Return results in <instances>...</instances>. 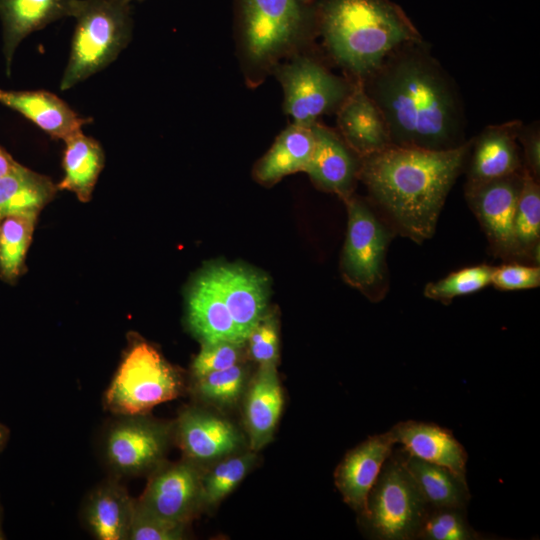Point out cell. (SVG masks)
Here are the masks:
<instances>
[{
  "label": "cell",
  "instance_id": "obj_1",
  "mask_svg": "<svg viewBox=\"0 0 540 540\" xmlns=\"http://www.w3.org/2000/svg\"><path fill=\"white\" fill-rule=\"evenodd\" d=\"M362 84L386 121L392 145L447 150L466 142L457 86L423 40L399 47Z\"/></svg>",
  "mask_w": 540,
  "mask_h": 540
},
{
  "label": "cell",
  "instance_id": "obj_2",
  "mask_svg": "<svg viewBox=\"0 0 540 540\" xmlns=\"http://www.w3.org/2000/svg\"><path fill=\"white\" fill-rule=\"evenodd\" d=\"M472 140L447 150L390 145L360 157L358 179L392 230L422 243L436 230L441 210L467 163Z\"/></svg>",
  "mask_w": 540,
  "mask_h": 540
},
{
  "label": "cell",
  "instance_id": "obj_3",
  "mask_svg": "<svg viewBox=\"0 0 540 540\" xmlns=\"http://www.w3.org/2000/svg\"><path fill=\"white\" fill-rule=\"evenodd\" d=\"M318 31L331 57L356 82L374 74L399 47L422 41L402 9L389 0H323Z\"/></svg>",
  "mask_w": 540,
  "mask_h": 540
},
{
  "label": "cell",
  "instance_id": "obj_4",
  "mask_svg": "<svg viewBox=\"0 0 540 540\" xmlns=\"http://www.w3.org/2000/svg\"><path fill=\"white\" fill-rule=\"evenodd\" d=\"M318 11L314 0H236L240 54L251 84L300 52L318 30Z\"/></svg>",
  "mask_w": 540,
  "mask_h": 540
},
{
  "label": "cell",
  "instance_id": "obj_5",
  "mask_svg": "<svg viewBox=\"0 0 540 540\" xmlns=\"http://www.w3.org/2000/svg\"><path fill=\"white\" fill-rule=\"evenodd\" d=\"M68 63L61 91L71 89L109 66L132 37L130 3L124 0H78Z\"/></svg>",
  "mask_w": 540,
  "mask_h": 540
},
{
  "label": "cell",
  "instance_id": "obj_6",
  "mask_svg": "<svg viewBox=\"0 0 540 540\" xmlns=\"http://www.w3.org/2000/svg\"><path fill=\"white\" fill-rule=\"evenodd\" d=\"M428 508L397 449L385 461L359 522L372 539L415 540Z\"/></svg>",
  "mask_w": 540,
  "mask_h": 540
},
{
  "label": "cell",
  "instance_id": "obj_7",
  "mask_svg": "<svg viewBox=\"0 0 540 540\" xmlns=\"http://www.w3.org/2000/svg\"><path fill=\"white\" fill-rule=\"evenodd\" d=\"M183 385L180 372L152 345L136 341L126 351L104 401L118 415H144L153 407L177 398Z\"/></svg>",
  "mask_w": 540,
  "mask_h": 540
},
{
  "label": "cell",
  "instance_id": "obj_8",
  "mask_svg": "<svg viewBox=\"0 0 540 540\" xmlns=\"http://www.w3.org/2000/svg\"><path fill=\"white\" fill-rule=\"evenodd\" d=\"M344 201L348 227L341 259L343 275L352 286L380 300L388 288L386 255L392 229L358 197L351 194Z\"/></svg>",
  "mask_w": 540,
  "mask_h": 540
},
{
  "label": "cell",
  "instance_id": "obj_9",
  "mask_svg": "<svg viewBox=\"0 0 540 540\" xmlns=\"http://www.w3.org/2000/svg\"><path fill=\"white\" fill-rule=\"evenodd\" d=\"M284 91V109L293 123L312 126L317 119L340 107L353 89L316 59L296 53L272 71Z\"/></svg>",
  "mask_w": 540,
  "mask_h": 540
},
{
  "label": "cell",
  "instance_id": "obj_10",
  "mask_svg": "<svg viewBox=\"0 0 540 540\" xmlns=\"http://www.w3.org/2000/svg\"><path fill=\"white\" fill-rule=\"evenodd\" d=\"M523 171L488 181L467 182L465 186L466 200L492 252L508 262L520 260L513 226Z\"/></svg>",
  "mask_w": 540,
  "mask_h": 540
},
{
  "label": "cell",
  "instance_id": "obj_11",
  "mask_svg": "<svg viewBox=\"0 0 540 540\" xmlns=\"http://www.w3.org/2000/svg\"><path fill=\"white\" fill-rule=\"evenodd\" d=\"M171 428L143 417L124 416L111 427L106 438V457L123 475H140L155 470L163 460Z\"/></svg>",
  "mask_w": 540,
  "mask_h": 540
},
{
  "label": "cell",
  "instance_id": "obj_12",
  "mask_svg": "<svg viewBox=\"0 0 540 540\" xmlns=\"http://www.w3.org/2000/svg\"><path fill=\"white\" fill-rule=\"evenodd\" d=\"M202 473L188 459L159 465L136 503L149 513L187 525L203 507Z\"/></svg>",
  "mask_w": 540,
  "mask_h": 540
},
{
  "label": "cell",
  "instance_id": "obj_13",
  "mask_svg": "<svg viewBox=\"0 0 540 540\" xmlns=\"http://www.w3.org/2000/svg\"><path fill=\"white\" fill-rule=\"evenodd\" d=\"M174 432L185 459L196 464L234 454L242 444L240 432L230 421L197 408L179 415Z\"/></svg>",
  "mask_w": 540,
  "mask_h": 540
},
{
  "label": "cell",
  "instance_id": "obj_14",
  "mask_svg": "<svg viewBox=\"0 0 540 540\" xmlns=\"http://www.w3.org/2000/svg\"><path fill=\"white\" fill-rule=\"evenodd\" d=\"M395 445L389 431L369 436L350 449L336 467L335 486L358 514L364 511L368 494Z\"/></svg>",
  "mask_w": 540,
  "mask_h": 540
},
{
  "label": "cell",
  "instance_id": "obj_15",
  "mask_svg": "<svg viewBox=\"0 0 540 540\" xmlns=\"http://www.w3.org/2000/svg\"><path fill=\"white\" fill-rule=\"evenodd\" d=\"M521 125L520 120L488 125L472 139L467 182L488 181L524 170L517 139Z\"/></svg>",
  "mask_w": 540,
  "mask_h": 540
},
{
  "label": "cell",
  "instance_id": "obj_16",
  "mask_svg": "<svg viewBox=\"0 0 540 540\" xmlns=\"http://www.w3.org/2000/svg\"><path fill=\"white\" fill-rule=\"evenodd\" d=\"M312 129L314 149L304 172L317 186L344 199L358 179L360 157L332 129L318 122Z\"/></svg>",
  "mask_w": 540,
  "mask_h": 540
},
{
  "label": "cell",
  "instance_id": "obj_17",
  "mask_svg": "<svg viewBox=\"0 0 540 540\" xmlns=\"http://www.w3.org/2000/svg\"><path fill=\"white\" fill-rule=\"evenodd\" d=\"M337 126L342 139L359 157L392 145L386 121L362 82L354 84L337 109Z\"/></svg>",
  "mask_w": 540,
  "mask_h": 540
},
{
  "label": "cell",
  "instance_id": "obj_18",
  "mask_svg": "<svg viewBox=\"0 0 540 540\" xmlns=\"http://www.w3.org/2000/svg\"><path fill=\"white\" fill-rule=\"evenodd\" d=\"M78 0H0L2 52L6 75H11L19 44L31 33L50 23L72 17Z\"/></svg>",
  "mask_w": 540,
  "mask_h": 540
},
{
  "label": "cell",
  "instance_id": "obj_19",
  "mask_svg": "<svg viewBox=\"0 0 540 540\" xmlns=\"http://www.w3.org/2000/svg\"><path fill=\"white\" fill-rule=\"evenodd\" d=\"M223 300L233 321L246 342V339L265 315L268 297L266 279L251 270L230 265L210 268Z\"/></svg>",
  "mask_w": 540,
  "mask_h": 540
},
{
  "label": "cell",
  "instance_id": "obj_20",
  "mask_svg": "<svg viewBox=\"0 0 540 540\" xmlns=\"http://www.w3.org/2000/svg\"><path fill=\"white\" fill-rule=\"evenodd\" d=\"M389 432L395 444H400L408 454L466 477L468 455L451 430L435 423L406 420L395 424Z\"/></svg>",
  "mask_w": 540,
  "mask_h": 540
},
{
  "label": "cell",
  "instance_id": "obj_21",
  "mask_svg": "<svg viewBox=\"0 0 540 540\" xmlns=\"http://www.w3.org/2000/svg\"><path fill=\"white\" fill-rule=\"evenodd\" d=\"M0 103L29 119L55 139L66 141L92 121L78 115L57 95L46 90H4Z\"/></svg>",
  "mask_w": 540,
  "mask_h": 540
},
{
  "label": "cell",
  "instance_id": "obj_22",
  "mask_svg": "<svg viewBox=\"0 0 540 540\" xmlns=\"http://www.w3.org/2000/svg\"><path fill=\"white\" fill-rule=\"evenodd\" d=\"M283 404V390L276 366H259L244 402V422L251 451L261 450L272 440Z\"/></svg>",
  "mask_w": 540,
  "mask_h": 540
},
{
  "label": "cell",
  "instance_id": "obj_23",
  "mask_svg": "<svg viewBox=\"0 0 540 540\" xmlns=\"http://www.w3.org/2000/svg\"><path fill=\"white\" fill-rule=\"evenodd\" d=\"M188 323L202 342H245L210 269L198 277L189 292Z\"/></svg>",
  "mask_w": 540,
  "mask_h": 540
},
{
  "label": "cell",
  "instance_id": "obj_24",
  "mask_svg": "<svg viewBox=\"0 0 540 540\" xmlns=\"http://www.w3.org/2000/svg\"><path fill=\"white\" fill-rule=\"evenodd\" d=\"M312 126L293 123L277 137L257 163L254 174L262 183L277 182L286 175L305 171L314 149Z\"/></svg>",
  "mask_w": 540,
  "mask_h": 540
},
{
  "label": "cell",
  "instance_id": "obj_25",
  "mask_svg": "<svg viewBox=\"0 0 540 540\" xmlns=\"http://www.w3.org/2000/svg\"><path fill=\"white\" fill-rule=\"evenodd\" d=\"M402 462L425 502L432 507L466 508L471 494L466 477L399 449Z\"/></svg>",
  "mask_w": 540,
  "mask_h": 540
},
{
  "label": "cell",
  "instance_id": "obj_26",
  "mask_svg": "<svg viewBox=\"0 0 540 540\" xmlns=\"http://www.w3.org/2000/svg\"><path fill=\"white\" fill-rule=\"evenodd\" d=\"M135 501L114 482L96 489L86 507V521L92 534L99 540H126Z\"/></svg>",
  "mask_w": 540,
  "mask_h": 540
},
{
  "label": "cell",
  "instance_id": "obj_27",
  "mask_svg": "<svg viewBox=\"0 0 540 540\" xmlns=\"http://www.w3.org/2000/svg\"><path fill=\"white\" fill-rule=\"evenodd\" d=\"M57 190L49 177L17 163L0 177V219L9 215H38Z\"/></svg>",
  "mask_w": 540,
  "mask_h": 540
},
{
  "label": "cell",
  "instance_id": "obj_28",
  "mask_svg": "<svg viewBox=\"0 0 540 540\" xmlns=\"http://www.w3.org/2000/svg\"><path fill=\"white\" fill-rule=\"evenodd\" d=\"M64 142V176L57 188L71 191L80 201L87 202L103 169L104 151L98 141L82 131Z\"/></svg>",
  "mask_w": 540,
  "mask_h": 540
},
{
  "label": "cell",
  "instance_id": "obj_29",
  "mask_svg": "<svg viewBox=\"0 0 540 540\" xmlns=\"http://www.w3.org/2000/svg\"><path fill=\"white\" fill-rule=\"evenodd\" d=\"M513 231L519 259L539 265L540 186L526 169L523 171Z\"/></svg>",
  "mask_w": 540,
  "mask_h": 540
},
{
  "label": "cell",
  "instance_id": "obj_30",
  "mask_svg": "<svg viewBox=\"0 0 540 540\" xmlns=\"http://www.w3.org/2000/svg\"><path fill=\"white\" fill-rule=\"evenodd\" d=\"M38 215H9L0 220V276L12 283L24 271Z\"/></svg>",
  "mask_w": 540,
  "mask_h": 540
},
{
  "label": "cell",
  "instance_id": "obj_31",
  "mask_svg": "<svg viewBox=\"0 0 540 540\" xmlns=\"http://www.w3.org/2000/svg\"><path fill=\"white\" fill-rule=\"evenodd\" d=\"M254 451L231 454L218 460L202 473L203 506L213 507L230 494L247 476L255 464Z\"/></svg>",
  "mask_w": 540,
  "mask_h": 540
},
{
  "label": "cell",
  "instance_id": "obj_32",
  "mask_svg": "<svg viewBox=\"0 0 540 540\" xmlns=\"http://www.w3.org/2000/svg\"><path fill=\"white\" fill-rule=\"evenodd\" d=\"M416 539L479 540L483 537L468 523L466 508L429 506Z\"/></svg>",
  "mask_w": 540,
  "mask_h": 540
},
{
  "label": "cell",
  "instance_id": "obj_33",
  "mask_svg": "<svg viewBox=\"0 0 540 540\" xmlns=\"http://www.w3.org/2000/svg\"><path fill=\"white\" fill-rule=\"evenodd\" d=\"M247 381V369L240 363L195 379L194 391L204 402L230 407L242 396Z\"/></svg>",
  "mask_w": 540,
  "mask_h": 540
},
{
  "label": "cell",
  "instance_id": "obj_34",
  "mask_svg": "<svg viewBox=\"0 0 540 540\" xmlns=\"http://www.w3.org/2000/svg\"><path fill=\"white\" fill-rule=\"evenodd\" d=\"M493 269V266L481 264L454 271L428 283L424 288V296L442 303H450L454 298L476 293L491 285Z\"/></svg>",
  "mask_w": 540,
  "mask_h": 540
},
{
  "label": "cell",
  "instance_id": "obj_35",
  "mask_svg": "<svg viewBox=\"0 0 540 540\" xmlns=\"http://www.w3.org/2000/svg\"><path fill=\"white\" fill-rule=\"evenodd\" d=\"M242 345L232 341L202 342L201 350L191 365L194 379L239 364Z\"/></svg>",
  "mask_w": 540,
  "mask_h": 540
},
{
  "label": "cell",
  "instance_id": "obj_36",
  "mask_svg": "<svg viewBox=\"0 0 540 540\" xmlns=\"http://www.w3.org/2000/svg\"><path fill=\"white\" fill-rule=\"evenodd\" d=\"M186 524L163 519L139 507L135 509L129 528L130 540H181L186 535Z\"/></svg>",
  "mask_w": 540,
  "mask_h": 540
},
{
  "label": "cell",
  "instance_id": "obj_37",
  "mask_svg": "<svg viewBox=\"0 0 540 540\" xmlns=\"http://www.w3.org/2000/svg\"><path fill=\"white\" fill-rule=\"evenodd\" d=\"M246 341L251 359L259 366H277L279 334L277 319L265 314L249 333Z\"/></svg>",
  "mask_w": 540,
  "mask_h": 540
},
{
  "label": "cell",
  "instance_id": "obj_38",
  "mask_svg": "<svg viewBox=\"0 0 540 540\" xmlns=\"http://www.w3.org/2000/svg\"><path fill=\"white\" fill-rule=\"evenodd\" d=\"M491 284L503 291L537 288L540 285L539 265L510 261L494 267Z\"/></svg>",
  "mask_w": 540,
  "mask_h": 540
},
{
  "label": "cell",
  "instance_id": "obj_39",
  "mask_svg": "<svg viewBox=\"0 0 540 540\" xmlns=\"http://www.w3.org/2000/svg\"><path fill=\"white\" fill-rule=\"evenodd\" d=\"M518 141L522 145L524 168L539 181L540 176V130L537 123L524 125L518 132Z\"/></svg>",
  "mask_w": 540,
  "mask_h": 540
},
{
  "label": "cell",
  "instance_id": "obj_40",
  "mask_svg": "<svg viewBox=\"0 0 540 540\" xmlns=\"http://www.w3.org/2000/svg\"><path fill=\"white\" fill-rule=\"evenodd\" d=\"M14 158L0 146V177L10 172L17 164Z\"/></svg>",
  "mask_w": 540,
  "mask_h": 540
},
{
  "label": "cell",
  "instance_id": "obj_41",
  "mask_svg": "<svg viewBox=\"0 0 540 540\" xmlns=\"http://www.w3.org/2000/svg\"><path fill=\"white\" fill-rule=\"evenodd\" d=\"M9 436V430L0 423V451L3 450Z\"/></svg>",
  "mask_w": 540,
  "mask_h": 540
},
{
  "label": "cell",
  "instance_id": "obj_42",
  "mask_svg": "<svg viewBox=\"0 0 540 540\" xmlns=\"http://www.w3.org/2000/svg\"><path fill=\"white\" fill-rule=\"evenodd\" d=\"M4 538L3 536V533H2V530H1V526H0V540H2Z\"/></svg>",
  "mask_w": 540,
  "mask_h": 540
},
{
  "label": "cell",
  "instance_id": "obj_43",
  "mask_svg": "<svg viewBox=\"0 0 540 540\" xmlns=\"http://www.w3.org/2000/svg\"><path fill=\"white\" fill-rule=\"evenodd\" d=\"M124 1H127V2L131 3V1H133V0H124ZM137 1H142V0H137Z\"/></svg>",
  "mask_w": 540,
  "mask_h": 540
},
{
  "label": "cell",
  "instance_id": "obj_44",
  "mask_svg": "<svg viewBox=\"0 0 540 540\" xmlns=\"http://www.w3.org/2000/svg\"><path fill=\"white\" fill-rule=\"evenodd\" d=\"M1 220V219H0Z\"/></svg>",
  "mask_w": 540,
  "mask_h": 540
}]
</instances>
